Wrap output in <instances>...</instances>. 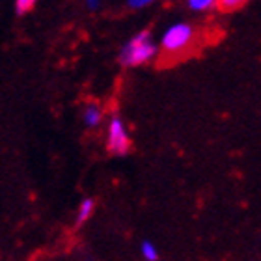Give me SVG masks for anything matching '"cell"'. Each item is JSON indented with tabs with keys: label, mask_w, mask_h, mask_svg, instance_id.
Segmentation results:
<instances>
[{
	"label": "cell",
	"mask_w": 261,
	"mask_h": 261,
	"mask_svg": "<svg viewBox=\"0 0 261 261\" xmlns=\"http://www.w3.org/2000/svg\"><path fill=\"white\" fill-rule=\"evenodd\" d=\"M159 55V47L153 43L149 32L142 30L127 41L120 50L118 60L123 67H136V65L147 64Z\"/></svg>",
	"instance_id": "cell-1"
},
{
	"label": "cell",
	"mask_w": 261,
	"mask_h": 261,
	"mask_svg": "<svg viewBox=\"0 0 261 261\" xmlns=\"http://www.w3.org/2000/svg\"><path fill=\"white\" fill-rule=\"evenodd\" d=\"M194 38V28L192 24L185 21H177L172 22L166 30L163 32V38H161V47H163L166 53H179L185 47H189V43Z\"/></svg>",
	"instance_id": "cell-2"
},
{
	"label": "cell",
	"mask_w": 261,
	"mask_h": 261,
	"mask_svg": "<svg viewBox=\"0 0 261 261\" xmlns=\"http://www.w3.org/2000/svg\"><path fill=\"white\" fill-rule=\"evenodd\" d=\"M107 147L112 155L123 157L133 149V142L127 133V127L120 116H112L109 121V129H107Z\"/></svg>",
	"instance_id": "cell-3"
},
{
	"label": "cell",
	"mask_w": 261,
	"mask_h": 261,
	"mask_svg": "<svg viewBox=\"0 0 261 261\" xmlns=\"http://www.w3.org/2000/svg\"><path fill=\"white\" fill-rule=\"evenodd\" d=\"M82 120H84V125L90 127V129L97 127L101 123V120H103V110H101V107L95 103L88 105L86 109H84V112H82Z\"/></svg>",
	"instance_id": "cell-4"
},
{
	"label": "cell",
	"mask_w": 261,
	"mask_h": 261,
	"mask_svg": "<svg viewBox=\"0 0 261 261\" xmlns=\"http://www.w3.org/2000/svg\"><path fill=\"white\" fill-rule=\"evenodd\" d=\"M93 209H95V201H93L92 198L82 200V203L79 205V211H76V218H75L76 226H81V224H84L86 220H90V217L93 215Z\"/></svg>",
	"instance_id": "cell-5"
},
{
	"label": "cell",
	"mask_w": 261,
	"mask_h": 261,
	"mask_svg": "<svg viewBox=\"0 0 261 261\" xmlns=\"http://www.w3.org/2000/svg\"><path fill=\"white\" fill-rule=\"evenodd\" d=\"M187 6H189V10L198 11V13H203V11L213 10V8L217 6V2H215V0H189Z\"/></svg>",
	"instance_id": "cell-6"
},
{
	"label": "cell",
	"mask_w": 261,
	"mask_h": 261,
	"mask_svg": "<svg viewBox=\"0 0 261 261\" xmlns=\"http://www.w3.org/2000/svg\"><path fill=\"white\" fill-rule=\"evenodd\" d=\"M140 252H142V257L146 261H157L159 259V252L155 248L151 241H144L140 245Z\"/></svg>",
	"instance_id": "cell-7"
},
{
	"label": "cell",
	"mask_w": 261,
	"mask_h": 261,
	"mask_svg": "<svg viewBox=\"0 0 261 261\" xmlns=\"http://www.w3.org/2000/svg\"><path fill=\"white\" fill-rule=\"evenodd\" d=\"M34 6H36L34 0H17L15 2V13L17 15H24V13H28V11L34 10Z\"/></svg>",
	"instance_id": "cell-8"
},
{
	"label": "cell",
	"mask_w": 261,
	"mask_h": 261,
	"mask_svg": "<svg viewBox=\"0 0 261 261\" xmlns=\"http://www.w3.org/2000/svg\"><path fill=\"white\" fill-rule=\"evenodd\" d=\"M149 4H151V0H129V2H127V6L133 8V10H144V8H147Z\"/></svg>",
	"instance_id": "cell-9"
},
{
	"label": "cell",
	"mask_w": 261,
	"mask_h": 261,
	"mask_svg": "<svg viewBox=\"0 0 261 261\" xmlns=\"http://www.w3.org/2000/svg\"><path fill=\"white\" fill-rule=\"evenodd\" d=\"M86 6L90 8V10H97V8H99V2H86Z\"/></svg>",
	"instance_id": "cell-10"
},
{
	"label": "cell",
	"mask_w": 261,
	"mask_h": 261,
	"mask_svg": "<svg viewBox=\"0 0 261 261\" xmlns=\"http://www.w3.org/2000/svg\"><path fill=\"white\" fill-rule=\"evenodd\" d=\"M222 6H237V2H222Z\"/></svg>",
	"instance_id": "cell-11"
}]
</instances>
